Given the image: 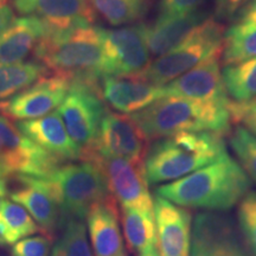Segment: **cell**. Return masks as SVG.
Instances as JSON below:
<instances>
[{
	"label": "cell",
	"instance_id": "6da1fadb",
	"mask_svg": "<svg viewBox=\"0 0 256 256\" xmlns=\"http://www.w3.org/2000/svg\"><path fill=\"white\" fill-rule=\"evenodd\" d=\"M250 186L247 172L226 153L215 162L162 185L156 194L183 208L226 211L240 203Z\"/></svg>",
	"mask_w": 256,
	"mask_h": 256
},
{
	"label": "cell",
	"instance_id": "7a4b0ae2",
	"mask_svg": "<svg viewBox=\"0 0 256 256\" xmlns=\"http://www.w3.org/2000/svg\"><path fill=\"white\" fill-rule=\"evenodd\" d=\"M38 62L49 72L100 86L104 78V50L102 28L86 25L66 30H51L34 50Z\"/></svg>",
	"mask_w": 256,
	"mask_h": 256
},
{
	"label": "cell",
	"instance_id": "3957f363",
	"mask_svg": "<svg viewBox=\"0 0 256 256\" xmlns=\"http://www.w3.org/2000/svg\"><path fill=\"white\" fill-rule=\"evenodd\" d=\"M228 102H203L179 96H162L148 107L133 113L130 118L148 142L180 132L226 134L232 124Z\"/></svg>",
	"mask_w": 256,
	"mask_h": 256
},
{
	"label": "cell",
	"instance_id": "277c9868",
	"mask_svg": "<svg viewBox=\"0 0 256 256\" xmlns=\"http://www.w3.org/2000/svg\"><path fill=\"white\" fill-rule=\"evenodd\" d=\"M226 154L223 134L180 132L154 140L145 156L148 183L174 182Z\"/></svg>",
	"mask_w": 256,
	"mask_h": 256
},
{
	"label": "cell",
	"instance_id": "5b68a950",
	"mask_svg": "<svg viewBox=\"0 0 256 256\" xmlns=\"http://www.w3.org/2000/svg\"><path fill=\"white\" fill-rule=\"evenodd\" d=\"M46 179L58 203L60 226L87 218L92 206L110 194L100 168L88 160L60 164Z\"/></svg>",
	"mask_w": 256,
	"mask_h": 256
},
{
	"label": "cell",
	"instance_id": "8992f818",
	"mask_svg": "<svg viewBox=\"0 0 256 256\" xmlns=\"http://www.w3.org/2000/svg\"><path fill=\"white\" fill-rule=\"evenodd\" d=\"M223 37V25L215 18H208L178 46L150 62L142 72L133 78L164 87L206 60L220 55Z\"/></svg>",
	"mask_w": 256,
	"mask_h": 256
},
{
	"label": "cell",
	"instance_id": "52a82bcc",
	"mask_svg": "<svg viewBox=\"0 0 256 256\" xmlns=\"http://www.w3.org/2000/svg\"><path fill=\"white\" fill-rule=\"evenodd\" d=\"M62 160L20 132L17 124L0 115V174L10 177L46 178Z\"/></svg>",
	"mask_w": 256,
	"mask_h": 256
},
{
	"label": "cell",
	"instance_id": "ba28073f",
	"mask_svg": "<svg viewBox=\"0 0 256 256\" xmlns=\"http://www.w3.org/2000/svg\"><path fill=\"white\" fill-rule=\"evenodd\" d=\"M80 160H88L100 168L110 194L121 208L154 212V200L148 188L145 162L100 154L92 147L82 150Z\"/></svg>",
	"mask_w": 256,
	"mask_h": 256
},
{
	"label": "cell",
	"instance_id": "9c48e42d",
	"mask_svg": "<svg viewBox=\"0 0 256 256\" xmlns=\"http://www.w3.org/2000/svg\"><path fill=\"white\" fill-rule=\"evenodd\" d=\"M57 112L74 142L82 150L90 147L98 138L106 112L100 86L72 81L68 94Z\"/></svg>",
	"mask_w": 256,
	"mask_h": 256
},
{
	"label": "cell",
	"instance_id": "30bf717a",
	"mask_svg": "<svg viewBox=\"0 0 256 256\" xmlns=\"http://www.w3.org/2000/svg\"><path fill=\"white\" fill-rule=\"evenodd\" d=\"M147 25L136 23L128 26L102 28L104 50V76L130 78L140 74L150 64L146 42Z\"/></svg>",
	"mask_w": 256,
	"mask_h": 256
},
{
	"label": "cell",
	"instance_id": "8fae6325",
	"mask_svg": "<svg viewBox=\"0 0 256 256\" xmlns=\"http://www.w3.org/2000/svg\"><path fill=\"white\" fill-rule=\"evenodd\" d=\"M70 83L72 81L64 76L46 75L10 100L2 102L0 110L8 119L17 121L42 118L60 107L68 94Z\"/></svg>",
	"mask_w": 256,
	"mask_h": 256
},
{
	"label": "cell",
	"instance_id": "7c38bea8",
	"mask_svg": "<svg viewBox=\"0 0 256 256\" xmlns=\"http://www.w3.org/2000/svg\"><path fill=\"white\" fill-rule=\"evenodd\" d=\"M90 147L107 156L144 162L148 140L132 118L106 110L98 138Z\"/></svg>",
	"mask_w": 256,
	"mask_h": 256
},
{
	"label": "cell",
	"instance_id": "4fadbf2b",
	"mask_svg": "<svg viewBox=\"0 0 256 256\" xmlns=\"http://www.w3.org/2000/svg\"><path fill=\"white\" fill-rule=\"evenodd\" d=\"M190 256H252L232 223L216 214H200L191 230Z\"/></svg>",
	"mask_w": 256,
	"mask_h": 256
},
{
	"label": "cell",
	"instance_id": "5bb4252c",
	"mask_svg": "<svg viewBox=\"0 0 256 256\" xmlns=\"http://www.w3.org/2000/svg\"><path fill=\"white\" fill-rule=\"evenodd\" d=\"M220 56L210 57L200 66L164 86L165 96H179L188 100L226 104L230 98L224 87L220 69Z\"/></svg>",
	"mask_w": 256,
	"mask_h": 256
},
{
	"label": "cell",
	"instance_id": "9a60e30c",
	"mask_svg": "<svg viewBox=\"0 0 256 256\" xmlns=\"http://www.w3.org/2000/svg\"><path fill=\"white\" fill-rule=\"evenodd\" d=\"M156 248L159 256H190L191 215L165 198L154 200Z\"/></svg>",
	"mask_w": 256,
	"mask_h": 256
},
{
	"label": "cell",
	"instance_id": "2e32d148",
	"mask_svg": "<svg viewBox=\"0 0 256 256\" xmlns=\"http://www.w3.org/2000/svg\"><path fill=\"white\" fill-rule=\"evenodd\" d=\"M17 12L36 16L51 30L92 25L96 14L89 0H14Z\"/></svg>",
	"mask_w": 256,
	"mask_h": 256
},
{
	"label": "cell",
	"instance_id": "e0dca14e",
	"mask_svg": "<svg viewBox=\"0 0 256 256\" xmlns=\"http://www.w3.org/2000/svg\"><path fill=\"white\" fill-rule=\"evenodd\" d=\"M102 100L120 113H136L165 96L164 87L138 78L104 76L101 80Z\"/></svg>",
	"mask_w": 256,
	"mask_h": 256
},
{
	"label": "cell",
	"instance_id": "ac0fdd59",
	"mask_svg": "<svg viewBox=\"0 0 256 256\" xmlns=\"http://www.w3.org/2000/svg\"><path fill=\"white\" fill-rule=\"evenodd\" d=\"M86 220L94 256H124L118 202L112 194L94 204Z\"/></svg>",
	"mask_w": 256,
	"mask_h": 256
},
{
	"label": "cell",
	"instance_id": "d6986e66",
	"mask_svg": "<svg viewBox=\"0 0 256 256\" xmlns=\"http://www.w3.org/2000/svg\"><path fill=\"white\" fill-rule=\"evenodd\" d=\"M20 186L10 192V197L20 204L36 220L43 234L54 235L60 226V206L46 178L17 177Z\"/></svg>",
	"mask_w": 256,
	"mask_h": 256
},
{
	"label": "cell",
	"instance_id": "ffe728a7",
	"mask_svg": "<svg viewBox=\"0 0 256 256\" xmlns=\"http://www.w3.org/2000/svg\"><path fill=\"white\" fill-rule=\"evenodd\" d=\"M22 133L62 160L81 159L82 148L72 139L58 112L32 120L18 121Z\"/></svg>",
	"mask_w": 256,
	"mask_h": 256
},
{
	"label": "cell",
	"instance_id": "44dd1931",
	"mask_svg": "<svg viewBox=\"0 0 256 256\" xmlns=\"http://www.w3.org/2000/svg\"><path fill=\"white\" fill-rule=\"evenodd\" d=\"M208 19L203 11H194L183 14L162 12L151 25H147L146 42L150 52L162 56L174 49L185 38Z\"/></svg>",
	"mask_w": 256,
	"mask_h": 256
},
{
	"label": "cell",
	"instance_id": "7402d4cb",
	"mask_svg": "<svg viewBox=\"0 0 256 256\" xmlns=\"http://www.w3.org/2000/svg\"><path fill=\"white\" fill-rule=\"evenodd\" d=\"M49 26L36 16L16 18L11 25L0 32V64H16L34 52Z\"/></svg>",
	"mask_w": 256,
	"mask_h": 256
},
{
	"label": "cell",
	"instance_id": "603a6c76",
	"mask_svg": "<svg viewBox=\"0 0 256 256\" xmlns=\"http://www.w3.org/2000/svg\"><path fill=\"white\" fill-rule=\"evenodd\" d=\"M121 223L127 248L134 254H144L156 247L154 212L121 208Z\"/></svg>",
	"mask_w": 256,
	"mask_h": 256
},
{
	"label": "cell",
	"instance_id": "cb8c5ba5",
	"mask_svg": "<svg viewBox=\"0 0 256 256\" xmlns=\"http://www.w3.org/2000/svg\"><path fill=\"white\" fill-rule=\"evenodd\" d=\"M36 232H43L20 204L5 200L0 210V246H14Z\"/></svg>",
	"mask_w": 256,
	"mask_h": 256
},
{
	"label": "cell",
	"instance_id": "d4e9b609",
	"mask_svg": "<svg viewBox=\"0 0 256 256\" xmlns=\"http://www.w3.org/2000/svg\"><path fill=\"white\" fill-rule=\"evenodd\" d=\"M48 74L46 66L36 60L0 64V104L14 98Z\"/></svg>",
	"mask_w": 256,
	"mask_h": 256
},
{
	"label": "cell",
	"instance_id": "484cf974",
	"mask_svg": "<svg viewBox=\"0 0 256 256\" xmlns=\"http://www.w3.org/2000/svg\"><path fill=\"white\" fill-rule=\"evenodd\" d=\"M222 56L224 66H234L256 57V24L236 22L224 32Z\"/></svg>",
	"mask_w": 256,
	"mask_h": 256
},
{
	"label": "cell",
	"instance_id": "4316f807",
	"mask_svg": "<svg viewBox=\"0 0 256 256\" xmlns=\"http://www.w3.org/2000/svg\"><path fill=\"white\" fill-rule=\"evenodd\" d=\"M96 16L113 26L132 24L145 17L151 0H89Z\"/></svg>",
	"mask_w": 256,
	"mask_h": 256
},
{
	"label": "cell",
	"instance_id": "83f0119b",
	"mask_svg": "<svg viewBox=\"0 0 256 256\" xmlns=\"http://www.w3.org/2000/svg\"><path fill=\"white\" fill-rule=\"evenodd\" d=\"M222 78L226 94L232 101L247 102L256 98V57L226 66Z\"/></svg>",
	"mask_w": 256,
	"mask_h": 256
},
{
	"label": "cell",
	"instance_id": "f1b7e54d",
	"mask_svg": "<svg viewBox=\"0 0 256 256\" xmlns=\"http://www.w3.org/2000/svg\"><path fill=\"white\" fill-rule=\"evenodd\" d=\"M63 228L62 238L52 247L51 256H94L83 220H69Z\"/></svg>",
	"mask_w": 256,
	"mask_h": 256
},
{
	"label": "cell",
	"instance_id": "f546056e",
	"mask_svg": "<svg viewBox=\"0 0 256 256\" xmlns=\"http://www.w3.org/2000/svg\"><path fill=\"white\" fill-rule=\"evenodd\" d=\"M230 146L249 178L256 182V136L244 127L238 126L230 136Z\"/></svg>",
	"mask_w": 256,
	"mask_h": 256
},
{
	"label": "cell",
	"instance_id": "4dcf8cb0",
	"mask_svg": "<svg viewBox=\"0 0 256 256\" xmlns=\"http://www.w3.org/2000/svg\"><path fill=\"white\" fill-rule=\"evenodd\" d=\"M238 224L246 244L252 256H256V192L249 191L240 202Z\"/></svg>",
	"mask_w": 256,
	"mask_h": 256
},
{
	"label": "cell",
	"instance_id": "1f68e13d",
	"mask_svg": "<svg viewBox=\"0 0 256 256\" xmlns=\"http://www.w3.org/2000/svg\"><path fill=\"white\" fill-rule=\"evenodd\" d=\"M52 236L37 235L14 243L11 248L12 256H50Z\"/></svg>",
	"mask_w": 256,
	"mask_h": 256
},
{
	"label": "cell",
	"instance_id": "d6a6232c",
	"mask_svg": "<svg viewBox=\"0 0 256 256\" xmlns=\"http://www.w3.org/2000/svg\"><path fill=\"white\" fill-rule=\"evenodd\" d=\"M228 110L232 122L242 124V127L256 136V98L247 102L230 100L228 102Z\"/></svg>",
	"mask_w": 256,
	"mask_h": 256
},
{
	"label": "cell",
	"instance_id": "836d02e7",
	"mask_svg": "<svg viewBox=\"0 0 256 256\" xmlns=\"http://www.w3.org/2000/svg\"><path fill=\"white\" fill-rule=\"evenodd\" d=\"M206 0H160V10L165 14H183L197 11Z\"/></svg>",
	"mask_w": 256,
	"mask_h": 256
},
{
	"label": "cell",
	"instance_id": "e575fe53",
	"mask_svg": "<svg viewBox=\"0 0 256 256\" xmlns=\"http://www.w3.org/2000/svg\"><path fill=\"white\" fill-rule=\"evenodd\" d=\"M246 0H215V12L218 19H232Z\"/></svg>",
	"mask_w": 256,
	"mask_h": 256
},
{
	"label": "cell",
	"instance_id": "d590c367",
	"mask_svg": "<svg viewBox=\"0 0 256 256\" xmlns=\"http://www.w3.org/2000/svg\"><path fill=\"white\" fill-rule=\"evenodd\" d=\"M236 22L256 24V0H249L247 4L243 6L241 11L238 12Z\"/></svg>",
	"mask_w": 256,
	"mask_h": 256
},
{
	"label": "cell",
	"instance_id": "8d00e7d4",
	"mask_svg": "<svg viewBox=\"0 0 256 256\" xmlns=\"http://www.w3.org/2000/svg\"><path fill=\"white\" fill-rule=\"evenodd\" d=\"M14 20V12L6 2H0V32L8 28Z\"/></svg>",
	"mask_w": 256,
	"mask_h": 256
},
{
	"label": "cell",
	"instance_id": "74e56055",
	"mask_svg": "<svg viewBox=\"0 0 256 256\" xmlns=\"http://www.w3.org/2000/svg\"><path fill=\"white\" fill-rule=\"evenodd\" d=\"M6 179L8 178L0 174V210H2V203L6 200V196H8V183H6Z\"/></svg>",
	"mask_w": 256,
	"mask_h": 256
},
{
	"label": "cell",
	"instance_id": "f35d334b",
	"mask_svg": "<svg viewBox=\"0 0 256 256\" xmlns=\"http://www.w3.org/2000/svg\"><path fill=\"white\" fill-rule=\"evenodd\" d=\"M139 256H159V254L158 252H156V249H153V250L144 252V254H140Z\"/></svg>",
	"mask_w": 256,
	"mask_h": 256
},
{
	"label": "cell",
	"instance_id": "ab89813d",
	"mask_svg": "<svg viewBox=\"0 0 256 256\" xmlns=\"http://www.w3.org/2000/svg\"><path fill=\"white\" fill-rule=\"evenodd\" d=\"M0 2H6V0H0Z\"/></svg>",
	"mask_w": 256,
	"mask_h": 256
}]
</instances>
